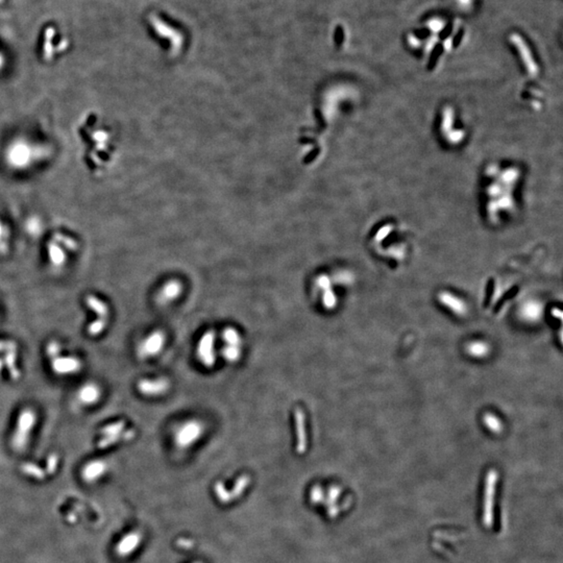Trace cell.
<instances>
[{"instance_id": "cell-31", "label": "cell", "mask_w": 563, "mask_h": 563, "mask_svg": "<svg viewBox=\"0 0 563 563\" xmlns=\"http://www.w3.org/2000/svg\"><path fill=\"white\" fill-rule=\"evenodd\" d=\"M17 345L15 342L13 341H0V353H8V352H16Z\"/></svg>"}, {"instance_id": "cell-20", "label": "cell", "mask_w": 563, "mask_h": 563, "mask_svg": "<svg viewBox=\"0 0 563 563\" xmlns=\"http://www.w3.org/2000/svg\"><path fill=\"white\" fill-rule=\"evenodd\" d=\"M483 424L491 433L501 434L503 432L504 426L502 420L493 413H486L483 415Z\"/></svg>"}, {"instance_id": "cell-15", "label": "cell", "mask_w": 563, "mask_h": 563, "mask_svg": "<svg viewBox=\"0 0 563 563\" xmlns=\"http://www.w3.org/2000/svg\"><path fill=\"white\" fill-rule=\"evenodd\" d=\"M182 290V285L179 282H168L160 291L159 298L161 303L173 302L174 299L179 297V295H181Z\"/></svg>"}, {"instance_id": "cell-1", "label": "cell", "mask_w": 563, "mask_h": 563, "mask_svg": "<svg viewBox=\"0 0 563 563\" xmlns=\"http://www.w3.org/2000/svg\"><path fill=\"white\" fill-rule=\"evenodd\" d=\"M519 175L521 171L515 166H493L486 170L482 197L484 211L491 222H501L515 213Z\"/></svg>"}, {"instance_id": "cell-21", "label": "cell", "mask_w": 563, "mask_h": 563, "mask_svg": "<svg viewBox=\"0 0 563 563\" xmlns=\"http://www.w3.org/2000/svg\"><path fill=\"white\" fill-rule=\"evenodd\" d=\"M135 435V432L133 430H128L124 433H120L118 435H113V436H105L102 437L101 440H99L98 443V446L101 448H104V447H108L114 444H117L118 441L122 440V439H131L133 438Z\"/></svg>"}, {"instance_id": "cell-14", "label": "cell", "mask_w": 563, "mask_h": 563, "mask_svg": "<svg viewBox=\"0 0 563 563\" xmlns=\"http://www.w3.org/2000/svg\"><path fill=\"white\" fill-rule=\"evenodd\" d=\"M105 470H106L105 462L102 460L92 461L84 467L83 478L88 482L95 481L105 473Z\"/></svg>"}, {"instance_id": "cell-3", "label": "cell", "mask_w": 563, "mask_h": 563, "mask_svg": "<svg viewBox=\"0 0 563 563\" xmlns=\"http://www.w3.org/2000/svg\"><path fill=\"white\" fill-rule=\"evenodd\" d=\"M498 482V473L495 469H489L484 481L482 523L486 529H491L495 524V502L496 487Z\"/></svg>"}, {"instance_id": "cell-27", "label": "cell", "mask_w": 563, "mask_h": 563, "mask_svg": "<svg viewBox=\"0 0 563 563\" xmlns=\"http://www.w3.org/2000/svg\"><path fill=\"white\" fill-rule=\"evenodd\" d=\"M105 326H106V318L101 317L99 319L95 320V322L90 324V325L88 326V333L91 336H97V335H99L104 330Z\"/></svg>"}, {"instance_id": "cell-32", "label": "cell", "mask_w": 563, "mask_h": 563, "mask_svg": "<svg viewBox=\"0 0 563 563\" xmlns=\"http://www.w3.org/2000/svg\"><path fill=\"white\" fill-rule=\"evenodd\" d=\"M517 292H518V289H517V287H514V288H512L511 290H509V291L507 292V294L504 295V297H503V298L501 299V301L498 302V304L496 305V307H495V312H496V311H498V310H500V309L503 307V306H504V304L508 301V299H510V298H512V297H514V296L516 295Z\"/></svg>"}, {"instance_id": "cell-28", "label": "cell", "mask_w": 563, "mask_h": 563, "mask_svg": "<svg viewBox=\"0 0 563 563\" xmlns=\"http://www.w3.org/2000/svg\"><path fill=\"white\" fill-rule=\"evenodd\" d=\"M5 224L2 223V220H0V253L4 254L8 248L6 244V240H8V232L5 231Z\"/></svg>"}, {"instance_id": "cell-11", "label": "cell", "mask_w": 563, "mask_h": 563, "mask_svg": "<svg viewBox=\"0 0 563 563\" xmlns=\"http://www.w3.org/2000/svg\"><path fill=\"white\" fill-rule=\"evenodd\" d=\"M169 383L165 379L158 380H142L138 384V389L142 394L153 396L166 392Z\"/></svg>"}, {"instance_id": "cell-10", "label": "cell", "mask_w": 563, "mask_h": 563, "mask_svg": "<svg viewBox=\"0 0 563 563\" xmlns=\"http://www.w3.org/2000/svg\"><path fill=\"white\" fill-rule=\"evenodd\" d=\"M438 299H439V302L444 306V307L448 308L452 312H454V314L458 315V316H465L467 314L468 308H467V305L465 304V302L462 301V299L459 298L458 296L450 293V292H446V291L440 292L439 295H438Z\"/></svg>"}, {"instance_id": "cell-8", "label": "cell", "mask_w": 563, "mask_h": 563, "mask_svg": "<svg viewBox=\"0 0 563 563\" xmlns=\"http://www.w3.org/2000/svg\"><path fill=\"white\" fill-rule=\"evenodd\" d=\"M203 425L197 420H190V422L183 425L179 431L176 432L175 439L177 444L181 446L190 445L201 437L203 433Z\"/></svg>"}, {"instance_id": "cell-5", "label": "cell", "mask_w": 563, "mask_h": 563, "mask_svg": "<svg viewBox=\"0 0 563 563\" xmlns=\"http://www.w3.org/2000/svg\"><path fill=\"white\" fill-rule=\"evenodd\" d=\"M509 41L512 45H514L519 59H521L524 68L526 69V72L529 76H537L539 73V67L534 60L531 49L527 45L524 38L518 34H511Z\"/></svg>"}, {"instance_id": "cell-6", "label": "cell", "mask_w": 563, "mask_h": 563, "mask_svg": "<svg viewBox=\"0 0 563 563\" xmlns=\"http://www.w3.org/2000/svg\"><path fill=\"white\" fill-rule=\"evenodd\" d=\"M165 343V335L161 331L152 333L141 342L138 347V355L140 358H151L158 355Z\"/></svg>"}, {"instance_id": "cell-34", "label": "cell", "mask_w": 563, "mask_h": 563, "mask_svg": "<svg viewBox=\"0 0 563 563\" xmlns=\"http://www.w3.org/2000/svg\"><path fill=\"white\" fill-rule=\"evenodd\" d=\"M56 463H58V457L53 454L51 455V457L48 458V464H47V468H48V472L49 473H53L54 469L56 467Z\"/></svg>"}, {"instance_id": "cell-4", "label": "cell", "mask_w": 563, "mask_h": 563, "mask_svg": "<svg viewBox=\"0 0 563 563\" xmlns=\"http://www.w3.org/2000/svg\"><path fill=\"white\" fill-rule=\"evenodd\" d=\"M37 420L35 412L32 409H24L20 413L15 434L13 435L12 445L14 450L18 452L23 451L30 439V434Z\"/></svg>"}, {"instance_id": "cell-16", "label": "cell", "mask_w": 563, "mask_h": 563, "mask_svg": "<svg viewBox=\"0 0 563 563\" xmlns=\"http://www.w3.org/2000/svg\"><path fill=\"white\" fill-rule=\"evenodd\" d=\"M466 352L470 356V357L477 358V359H483V358H486L487 356H489V354L491 352V346L485 341L476 340V341L470 342V343L467 344Z\"/></svg>"}, {"instance_id": "cell-30", "label": "cell", "mask_w": 563, "mask_h": 563, "mask_svg": "<svg viewBox=\"0 0 563 563\" xmlns=\"http://www.w3.org/2000/svg\"><path fill=\"white\" fill-rule=\"evenodd\" d=\"M22 469L25 474L35 477V478H42L43 477V473L41 472V469L38 466H35L34 464H31V463L24 464Z\"/></svg>"}, {"instance_id": "cell-17", "label": "cell", "mask_w": 563, "mask_h": 563, "mask_svg": "<svg viewBox=\"0 0 563 563\" xmlns=\"http://www.w3.org/2000/svg\"><path fill=\"white\" fill-rule=\"evenodd\" d=\"M48 256L51 264L55 267L63 266L64 263L66 261L65 253H64V251L61 248L60 242L55 238L53 241L48 243Z\"/></svg>"}, {"instance_id": "cell-9", "label": "cell", "mask_w": 563, "mask_h": 563, "mask_svg": "<svg viewBox=\"0 0 563 563\" xmlns=\"http://www.w3.org/2000/svg\"><path fill=\"white\" fill-rule=\"evenodd\" d=\"M51 367L58 375H71L80 372L82 363L75 357H56L51 361Z\"/></svg>"}, {"instance_id": "cell-18", "label": "cell", "mask_w": 563, "mask_h": 563, "mask_svg": "<svg viewBox=\"0 0 563 563\" xmlns=\"http://www.w3.org/2000/svg\"><path fill=\"white\" fill-rule=\"evenodd\" d=\"M521 313L522 316L526 320L535 322V320L539 319L541 317V314H543V306H541L538 302L531 301L524 305Z\"/></svg>"}, {"instance_id": "cell-24", "label": "cell", "mask_w": 563, "mask_h": 563, "mask_svg": "<svg viewBox=\"0 0 563 563\" xmlns=\"http://www.w3.org/2000/svg\"><path fill=\"white\" fill-rule=\"evenodd\" d=\"M124 427H125V422L124 420H120V422L114 423V424H111L109 426L102 427V429L101 430V433L102 434L103 437L118 435V434L123 432Z\"/></svg>"}, {"instance_id": "cell-33", "label": "cell", "mask_w": 563, "mask_h": 563, "mask_svg": "<svg viewBox=\"0 0 563 563\" xmlns=\"http://www.w3.org/2000/svg\"><path fill=\"white\" fill-rule=\"evenodd\" d=\"M473 1L474 0H453V2L455 3V5L462 11L469 10L470 8H472Z\"/></svg>"}, {"instance_id": "cell-23", "label": "cell", "mask_w": 563, "mask_h": 563, "mask_svg": "<svg viewBox=\"0 0 563 563\" xmlns=\"http://www.w3.org/2000/svg\"><path fill=\"white\" fill-rule=\"evenodd\" d=\"M223 341L225 345L229 346H240L242 345V339L239 332L234 327H226L222 334Z\"/></svg>"}, {"instance_id": "cell-2", "label": "cell", "mask_w": 563, "mask_h": 563, "mask_svg": "<svg viewBox=\"0 0 563 563\" xmlns=\"http://www.w3.org/2000/svg\"><path fill=\"white\" fill-rule=\"evenodd\" d=\"M438 130L440 137L448 145H459L465 139L464 128L459 126V122L456 117L454 109L451 106H445L443 109L439 116Z\"/></svg>"}, {"instance_id": "cell-26", "label": "cell", "mask_w": 563, "mask_h": 563, "mask_svg": "<svg viewBox=\"0 0 563 563\" xmlns=\"http://www.w3.org/2000/svg\"><path fill=\"white\" fill-rule=\"evenodd\" d=\"M223 357L230 362H235L239 360L240 356H241V347L240 346H229V345H225L223 351Z\"/></svg>"}, {"instance_id": "cell-19", "label": "cell", "mask_w": 563, "mask_h": 563, "mask_svg": "<svg viewBox=\"0 0 563 563\" xmlns=\"http://www.w3.org/2000/svg\"><path fill=\"white\" fill-rule=\"evenodd\" d=\"M85 304L88 307L94 311L96 314H98L102 318H106L109 315V308L101 299L97 298L94 295H88L85 297Z\"/></svg>"}, {"instance_id": "cell-35", "label": "cell", "mask_w": 563, "mask_h": 563, "mask_svg": "<svg viewBox=\"0 0 563 563\" xmlns=\"http://www.w3.org/2000/svg\"><path fill=\"white\" fill-rule=\"evenodd\" d=\"M494 287H495V282L494 280H490L487 284V291H486V299H485V307H487L489 302H490V298L491 295H493V291H494Z\"/></svg>"}, {"instance_id": "cell-29", "label": "cell", "mask_w": 563, "mask_h": 563, "mask_svg": "<svg viewBox=\"0 0 563 563\" xmlns=\"http://www.w3.org/2000/svg\"><path fill=\"white\" fill-rule=\"evenodd\" d=\"M46 353L48 355V357L51 358V359L59 357V355L61 353V345L55 341L49 342L48 345H47V348H46Z\"/></svg>"}, {"instance_id": "cell-12", "label": "cell", "mask_w": 563, "mask_h": 563, "mask_svg": "<svg viewBox=\"0 0 563 563\" xmlns=\"http://www.w3.org/2000/svg\"><path fill=\"white\" fill-rule=\"evenodd\" d=\"M102 396V390L98 385L94 383H88L84 385L78 391L77 398L83 405H93L99 401Z\"/></svg>"}, {"instance_id": "cell-13", "label": "cell", "mask_w": 563, "mask_h": 563, "mask_svg": "<svg viewBox=\"0 0 563 563\" xmlns=\"http://www.w3.org/2000/svg\"><path fill=\"white\" fill-rule=\"evenodd\" d=\"M294 423L297 435V448L303 452L307 445V434H306V415L302 409L294 410Z\"/></svg>"}, {"instance_id": "cell-25", "label": "cell", "mask_w": 563, "mask_h": 563, "mask_svg": "<svg viewBox=\"0 0 563 563\" xmlns=\"http://www.w3.org/2000/svg\"><path fill=\"white\" fill-rule=\"evenodd\" d=\"M323 304L324 307L327 310H333L337 305V297L335 295L332 288L324 290L323 294Z\"/></svg>"}, {"instance_id": "cell-22", "label": "cell", "mask_w": 563, "mask_h": 563, "mask_svg": "<svg viewBox=\"0 0 563 563\" xmlns=\"http://www.w3.org/2000/svg\"><path fill=\"white\" fill-rule=\"evenodd\" d=\"M16 352H8L3 356V365L8 368L11 376L14 380H18L20 376V373L16 366Z\"/></svg>"}, {"instance_id": "cell-7", "label": "cell", "mask_w": 563, "mask_h": 563, "mask_svg": "<svg viewBox=\"0 0 563 563\" xmlns=\"http://www.w3.org/2000/svg\"><path fill=\"white\" fill-rule=\"evenodd\" d=\"M215 335L213 332H206L198 342L197 356L198 359L205 367H212L215 363Z\"/></svg>"}, {"instance_id": "cell-36", "label": "cell", "mask_w": 563, "mask_h": 563, "mask_svg": "<svg viewBox=\"0 0 563 563\" xmlns=\"http://www.w3.org/2000/svg\"><path fill=\"white\" fill-rule=\"evenodd\" d=\"M3 366H4V365H3V360H2V359H0V373H1V370H2V367H3Z\"/></svg>"}]
</instances>
